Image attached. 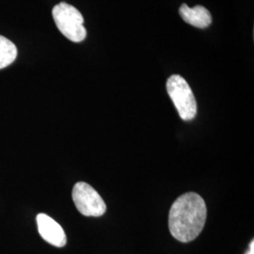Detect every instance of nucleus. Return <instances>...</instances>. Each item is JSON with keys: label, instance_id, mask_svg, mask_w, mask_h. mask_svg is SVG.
I'll return each mask as SVG.
<instances>
[{"label": "nucleus", "instance_id": "nucleus-7", "mask_svg": "<svg viewBox=\"0 0 254 254\" xmlns=\"http://www.w3.org/2000/svg\"><path fill=\"white\" fill-rule=\"evenodd\" d=\"M17 57V47L9 39L0 35V70L8 67Z\"/></svg>", "mask_w": 254, "mask_h": 254}, {"label": "nucleus", "instance_id": "nucleus-5", "mask_svg": "<svg viewBox=\"0 0 254 254\" xmlns=\"http://www.w3.org/2000/svg\"><path fill=\"white\" fill-rule=\"evenodd\" d=\"M37 225L40 236L47 243L57 248H63L67 243V237L63 227L46 214L37 216Z\"/></svg>", "mask_w": 254, "mask_h": 254}, {"label": "nucleus", "instance_id": "nucleus-2", "mask_svg": "<svg viewBox=\"0 0 254 254\" xmlns=\"http://www.w3.org/2000/svg\"><path fill=\"white\" fill-rule=\"evenodd\" d=\"M52 15L56 26L68 40L80 43L86 39L87 30L84 27V18L76 8L66 2H61L53 8Z\"/></svg>", "mask_w": 254, "mask_h": 254}, {"label": "nucleus", "instance_id": "nucleus-1", "mask_svg": "<svg viewBox=\"0 0 254 254\" xmlns=\"http://www.w3.org/2000/svg\"><path fill=\"white\" fill-rule=\"evenodd\" d=\"M207 208L199 194L189 192L173 202L169 215L172 236L183 243L197 238L204 227Z\"/></svg>", "mask_w": 254, "mask_h": 254}, {"label": "nucleus", "instance_id": "nucleus-6", "mask_svg": "<svg viewBox=\"0 0 254 254\" xmlns=\"http://www.w3.org/2000/svg\"><path fill=\"white\" fill-rule=\"evenodd\" d=\"M179 14L186 23L198 28H205L212 23L210 11L200 5L190 8L187 4H182Z\"/></svg>", "mask_w": 254, "mask_h": 254}, {"label": "nucleus", "instance_id": "nucleus-4", "mask_svg": "<svg viewBox=\"0 0 254 254\" xmlns=\"http://www.w3.org/2000/svg\"><path fill=\"white\" fill-rule=\"evenodd\" d=\"M75 207L86 217H101L106 213L107 205L100 194L85 182H78L73 189Z\"/></svg>", "mask_w": 254, "mask_h": 254}, {"label": "nucleus", "instance_id": "nucleus-8", "mask_svg": "<svg viewBox=\"0 0 254 254\" xmlns=\"http://www.w3.org/2000/svg\"><path fill=\"white\" fill-rule=\"evenodd\" d=\"M246 254H254V241L253 240L251 245H250V249L249 251L246 253Z\"/></svg>", "mask_w": 254, "mask_h": 254}, {"label": "nucleus", "instance_id": "nucleus-3", "mask_svg": "<svg viewBox=\"0 0 254 254\" xmlns=\"http://www.w3.org/2000/svg\"><path fill=\"white\" fill-rule=\"evenodd\" d=\"M167 91L182 120L191 121L196 117L197 102L184 77L179 74L172 75L167 80Z\"/></svg>", "mask_w": 254, "mask_h": 254}]
</instances>
